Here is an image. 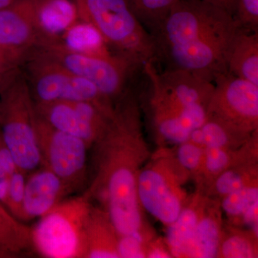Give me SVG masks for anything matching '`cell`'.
<instances>
[{
    "mask_svg": "<svg viewBox=\"0 0 258 258\" xmlns=\"http://www.w3.org/2000/svg\"><path fill=\"white\" fill-rule=\"evenodd\" d=\"M240 27L235 17L200 0H178L149 32L156 60L214 82L227 72V58Z\"/></svg>",
    "mask_w": 258,
    "mask_h": 258,
    "instance_id": "cell-1",
    "label": "cell"
},
{
    "mask_svg": "<svg viewBox=\"0 0 258 258\" xmlns=\"http://www.w3.org/2000/svg\"><path fill=\"white\" fill-rule=\"evenodd\" d=\"M201 215L192 207L183 208L177 218L169 225L167 242L174 257H184Z\"/></svg>",
    "mask_w": 258,
    "mask_h": 258,
    "instance_id": "cell-19",
    "label": "cell"
},
{
    "mask_svg": "<svg viewBox=\"0 0 258 258\" xmlns=\"http://www.w3.org/2000/svg\"><path fill=\"white\" fill-rule=\"evenodd\" d=\"M71 191L55 174L44 166L29 173L24 197V222L39 219L63 201Z\"/></svg>",
    "mask_w": 258,
    "mask_h": 258,
    "instance_id": "cell-13",
    "label": "cell"
},
{
    "mask_svg": "<svg viewBox=\"0 0 258 258\" xmlns=\"http://www.w3.org/2000/svg\"><path fill=\"white\" fill-rule=\"evenodd\" d=\"M14 1L15 0H0V9H3L5 7L8 6Z\"/></svg>",
    "mask_w": 258,
    "mask_h": 258,
    "instance_id": "cell-38",
    "label": "cell"
},
{
    "mask_svg": "<svg viewBox=\"0 0 258 258\" xmlns=\"http://www.w3.org/2000/svg\"><path fill=\"white\" fill-rule=\"evenodd\" d=\"M143 236L140 231L120 235L118 240V257L123 258H138L145 257L143 247Z\"/></svg>",
    "mask_w": 258,
    "mask_h": 258,
    "instance_id": "cell-27",
    "label": "cell"
},
{
    "mask_svg": "<svg viewBox=\"0 0 258 258\" xmlns=\"http://www.w3.org/2000/svg\"><path fill=\"white\" fill-rule=\"evenodd\" d=\"M20 74L19 71L17 72L6 73L0 71V93L8 87L13 79Z\"/></svg>",
    "mask_w": 258,
    "mask_h": 258,
    "instance_id": "cell-36",
    "label": "cell"
},
{
    "mask_svg": "<svg viewBox=\"0 0 258 258\" xmlns=\"http://www.w3.org/2000/svg\"><path fill=\"white\" fill-rule=\"evenodd\" d=\"M80 20L92 25L108 47L142 67L155 62L156 49L128 0H75Z\"/></svg>",
    "mask_w": 258,
    "mask_h": 258,
    "instance_id": "cell-3",
    "label": "cell"
},
{
    "mask_svg": "<svg viewBox=\"0 0 258 258\" xmlns=\"http://www.w3.org/2000/svg\"><path fill=\"white\" fill-rule=\"evenodd\" d=\"M220 228L212 215H202L184 257L212 258L220 252Z\"/></svg>",
    "mask_w": 258,
    "mask_h": 258,
    "instance_id": "cell-18",
    "label": "cell"
},
{
    "mask_svg": "<svg viewBox=\"0 0 258 258\" xmlns=\"http://www.w3.org/2000/svg\"><path fill=\"white\" fill-rule=\"evenodd\" d=\"M257 210L258 203H254L241 216L242 217L244 223L249 226L256 235H257Z\"/></svg>",
    "mask_w": 258,
    "mask_h": 258,
    "instance_id": "cell-34",
    "label": "cell"
},
{
    "mask_svg": "<svg viewBox=\"0 0 258 258\" xmlns=\"http://www.w3.org/2000/svg\"><path fill=\"white\" fill-rule=\"evenodd\" d=\"M198 130L201 139V146L206 148H225L234 137L246 135L210 117H207L205 123Z\"/></svg>",
    "mask_w": 258,
    "mask_h": 258,
    "instance_id": "cell-20",
    "label": "cell"
},
{
    "mask_svg": "<svg viewBox=\"0 0 258 258\" xmlns=\"http://www.w3.org/2000/svg\"><path fill=\"white\" fill-rule=\"evenodd\" d=\"M178 0H128L142 23L152 29L167 14Z\"/></svg>",
    "mask_w": 258,
    "mask_h": 258,
    "instance_id": "cell-21",
    "label": "cell"
},
{
    "mask_svg": "<svg viewBox=\"0 0 258 258\" xmlns=\"http://www.w3.org/2000/svg\"><path fill=\"white\" fill-rule=\"evenodd\" d=\"M227 66L229 74L258 86V31L239 29Z\"/></svg>",
    "mask_w": 258,
    "mask_h": 258,
    "instance_id": "cell-15",
    "label": "cell"
},
{
    "mask_svg": "<svg viewBox=\"0 0 258 258\" xmlns=\"http://www.w3.org/2000/svg\"><path fill=\"white\" fill-rule=\"evenodd\" d=\"M57 40L66 48L78 53L97 56L113 55L96 29L81 20L68 29Z\"/></svg>",
    "mask_w": 258,
    "mask_h": 258,
    "instance_id": "cell-17",
    "label": "cell"
},
{
    "mask_svg": "<svg viewBox=\"0 0 258 258\" xmlns=\"http://www.w3.org/2000/svg\"><path fill=\"white\" fill-rule=\"evenodd\" d=\"M17 169L18 168L13 155L0 132V201L5 207L8 200L10 178Z\"/></svg>",
    "mask_w": 258,
    "mask_h": 258,
    "instance_id": "cell-24",
    "label": "cell"
},
{
    "mask_svg": "<svg viewBox=\"0 0 258 258\" xmlns=\"http://www.w3.org/2000/svg\"><path fill=\"white\" fill-rule=\"evenodd\" d=\"M30 53L10 50L0 45V71L6 73L19 71V68L23 66Z\"/></svg>",
    "mask_w": 258,
    "mask_h": 258,
    "instance_id": "cell-33",
    "label": "cell"
},
{
    "mask_svg": "<svg viewBox=\"0 0 258 258\" xmlns=\"http://www.w3.org/2000/svg\"><path fill=\"white\" fill-rule=\"evenodd\" d=\"M118 237L108 212L93 206L86 228V258L119 257Z\"/></svg>",
    "mask_w": 258,
    "mask_h": 258,
    "instance_id": "cell-16",
    "label": "cell"
},
{
    "mask_svg": "<svg viewBox=\"0 0 258 258\" xmlns=\"http://www.w3.org/2000/svg\"><path fill=\"white\" fill-rule=\"evenodd\" d=\"M139 204L158 220L169 225L182 210L181 195L169 175L157 167L148 168L137 175Z\"/></svg>",
    "mask_w": 258,
    "mask_h": 258,
    "instance_id": "cell-11",
    "label": "cell"
},
{
    "mask_svg": "<svg viewBox=\"0 0 258 258\" xmlns=\"http://www.w3.org/2000/svg\"><path fill=\"white\" fill-rule=\"evenodd\" d=\"M224 257L248 258L254 257L253 247L245 237L234 235L226 239L220 245V250Z\"/></svg>",
    "mask_w": 258,
    "mask_h": 258,
    "instance_id": "cell-26",
    "label": "cell"
},
{
    "mask_svg": "<svg viewBox=\"0 0 258 258\" xmlns=\"http://www.w3.org/2000/svg\"><path fill=\"white\" fill-rule=\"evenodd\" d=\"M150 96L153 121L158 134L181 144L205 123L214 83L183 71L160 72L154 62L142 66Z\"/></svg>",
    "mask_w": 258,
    "mask_h": 258,
    "instance_id": "cell-2",
    "label": "cell"
},
{
    "mask_svg": "<svg viewBox=\"0 0 258 258\" xmlns=\"http://www.w3.org/2000/svg\"><path fill=\"white\" fill-rule=\"evenodd\" d=\"M92 208L86 191L66 198L30 227L32 247L44 257H86V228Z\"/></svg>",
    "mask_w": 258,
    "mask_h": 258,
    "instance_id": "cell-4",
    "label": "cell"
},
{
    "mask_svg": "<svg viewBox=\"0 0 258 258\" xmlns=\"http://www.w3.org/2000/svg\"><path fill=\"white\" fill-rule=\"evenodd\" d=\"M28 174L19 169L15 171L10 178L7 200V209L15 218L22 222H24V197Z\"/></svg>",
    "mask_w": 258,
    "mask_h": 258,
    "instance_id": "cell-23",
    "label": "cell"
},
{
    "mask_svg": "<svg viewBox=\"0 0 258 258\" xmlns=\"http://www.w3.org/2000/svg\"><path fill=\"white\" fill-rule=\"evenodd\" d=\"M37 133L42 166L58 176L71 193L81 189L87 171L86 142L53 128L38 115Z\"/></svg>",
    "mask_w": 258,
    "mask_h": 258,
    "instance_id": "cell-8",
    "label": "cell"
},
{
    "mask_svg": "<svg viewBox=\"0 0 258 258\" xmlns=\"http://www.w3.org/2000/svg\"><path fill=\"white\" fill-rule=\"evenodd\" d=\"M247 179L238 171L226 170L222 171L215 182L217 192L225 196L247 186Z\"/></svg>",
    "mask_w": 258,
    "mask_h": 258,
    "instance_id": "cell-29",
    "label": "cell"
},
{
    "mask_svg": "<svg viewBox=\"0 0 258 258\" xmlns=\"http://www.w3.org/2000/svg\"><path fill=\"white\" fill-rule=\"evenodd\" d=\"M31 246L30 241L10 232L0 225V250L8 252L12 256L18 254Z\"/></svg>",
    "mask_w": 258,
    "mask_h": 258,
    "instance_id": "cell-31",
    "label": "cell"
},
{
    "mask_svg": "<svg viewBox=\"0 0 258 258\" xmlns=\"http://www.w3.org/2000/svg\"><path fill=\"white\" fill-rule=\"evenodd\" d=\"M218 7L235 16L237 0H200Z\"/></svg>",
    "mask_w": 258,
    "mask_h": 258,
    "instance_id": "cell-35",
    "label": "cell"
},
{
    "mask_svg": "<svg viewBox=\"0 0 258 258\" xmlns=\"http://www.w3.org/2000/svg\"><path fill=\"white\" fill-rule=\"evenodd\" d=\"M207 117L247 134L257 127L258 86L228 72L214 80Z\"/></svg>",
    "mask_w": 258,
    "mask_h": 258,
    "instance_id": "cell-9",
    "label": "cell"
},
{
    "mask_svg": "<svg viewBox=\"0 0 258 258\" xmlns=\"http://www.w3.org/2000/svg\"><path fill=\"white\" fill-rule=\"evenodd\" d=\"M0 225L8 229L15 235L23 237L25 240H30V230L31 228L24 225L23 222L19 221L0 201Z\"/></svg>",
    "mask_w": 258,
    "mask_h": 258,
    "instance_id": "cell-32",
    "label": "cell"
},
{
    "mask_svg": "<svg viewBox=\"0 0 258 258\" xmlns=\"http://www.w3.org/2000/svg\"><path fill=\"white\" fill-rule=\"evenodd\" d=\"M258 203V188L255 185L247 186L224 196L222 207L227 215L241 217L254 203Z\"/></svg>",
    "mask_w": 258,
    "mask_h": 258,
    "instance_id": "cell-22",
    "label": "cell"
},
{
    "mask_svg": "<svg viewBox=\"0 0 258 258\" xmlns=\"http://www.w3.org/2000/svg\"><path fill=\"white\" fill-rule=\"evenodd\" d=\"M35 48L74 74L92 83L111 101L123 93L129 75L139 67L118 54L97 56L78 53L66 48L57 39H43Z\"/></svg>",
    "mask_w": 258,
    "mask_h": 258,
    "instance_id": "cell-7",
    "label": "cell"
},
{
    "mask_svg": "<svg viewBox=\"0 0 258 258\" xmlns=\"http://www.w3.org/2000/svg\"><path fill=\"white\" fill-rule=\"evenodd\" d=\"M205 166L210 174L222 172L230 162V156L224 148H207L205 155Z\"/></svg>",
    "mask_w": 258,
    "mask_h": 258,
    "instance_id": "cell-30",
    "label": "cell"
},
{
    "mask_svg": "<svg viewBox=\"0 0 258 258\" xmlns=\"http://www.w3.org/2000/svg\"><path fill=\"white\" fill-rule=\"evenodd\" d=\"M32 1L40 40L58 39L80 20L76 5L71 0Z\"/></svg>",
    "mask_w": 258,
    "mask_h": 258,
    "instance_id": "cell-14",
    "label": "cell"
},
{
    "mask_svg": "<svg viewBox=\"0 0 258 258\" xmlns=\"http://www.w3.org/2000/svg\"><path fill=\"white\" fill-rule=\"evenodd\" d=\"M23 66L35 103L88 101L113 115L114 107L111 100L94 84L74 74L39 49L30 52Z\"/></svg>",
    "mask_w": 258,
    "mask_h": 258,
    "instance_id": "cell-6",
    "label": "cell"
},
{
    "mask_svg": "<svg viewBox=\"0 0 258 258\" xmlns=\"http://www.w3.org/2000/svg\"><path fill=\"white\" fill-rule=\"evenodd\" d=\"M148 257L153 258L169 257H170V255H169L167 252H165V251L163 250L162 249L159 248V247H155V248H154L150 251Z\"/></svg>",
    "mask_w": 258,
    "mask_h": 258,
    "instance_id": "cell-37",
    "label": "cell"
},
{
    "mask_svg": "<svg viewBox=\"0 0 258 258\" xmlns=\"http://www.w3.org/2000/svg\"><path fill=\"white\" fill-rule=\"evenodd\" d=\"M234 17L240 28L258 31V0H237Z\"/></svg>",
    "mask_w": 258,
    "mask_h": 258,
    "instance_id": "cell-25",
    "label": "cell"
},
{
    "mask_svg": "<svg viewBox=\"0 0 258 258\" xmlns=\"http://www.w3.org/2000/svg\"><path fill=\"white\" fill-rule=\"evenodd\" d=\"M37 117L28 81L19 74L0 93V132L17 167L27 174L42 166Z\"/></svg>",
    "mask_w": 258,
    "mask_h": 258,
    "instance_id": "cell-5",
    "label": "cell"
},
{
    "mask_svg": "<svg viewBox=\"0 0 258 258\" xmlns=\"http://www.w3.org/2000/svg\"><path fill=\"white\" fill-rule=\"evenodd\" d=\"M177 159L179 164L188 170H196L201 165L204 159L202 147L186 141L181 144L177 151Z\"/></svg>",
    "mask_w": 258,
    "mask_h": 258,
    "instance_id": "cell-28",
    "label": "cell"
},
{
    "mask_svg": "<svg viewBox=\"0 0 258 258\" xmlns=\"http://www.w3.org/2000/svg\"><path fill=\"white\" fill-rule=\"evenodd\" d=\"M37 114L49 125L91 147L106 132L112 115L88 101L35 103Z\"/></svg>",
    "mask_w": 258,
    "mask_h": 258,
    "instance_id": "cell-10",
    "label": "cell"
},
{
    "mask_svg": "<svg viewBox=\"0 0 258 258\" xmlns=\"http://www.w3.org/2000/svg\"><path fill=\"white\" fill-rule=\"evenodd\" d=\"M40 40L32 0H15L0 9V45L30 53Z\"/></svg>",
    "mask_w": 258,
    "mask_h": 258,
    "instance_id": "cell-12",
    "label": "cell"
}]
</instances>
